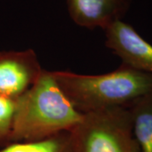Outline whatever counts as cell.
<instances>
[{
    "instance_id": "cell-1",
    "label": "cell",
    "mask_w": 152,
    "mask_h": 152,
    "mask_svg": "<svg viewBox=\"0 0 152 152\" xmlns=\"http://www.w3.org/2000/svg\"><path fill=\"white\" fill-rule=\"evenodd\" d=\"M62 91L75 108L86 114L128 107L152 91V75L121 64L115 70L96 75L52 71Z\"/></svg>"
},
{
    "instance_id": "cell-2",
    "label": "cell",
    "mask_w": 152,
    "mask_h": 152,
    "mask_svg": "<svg viewBox=\"0 0 152 152\" xmlns=\"http://www.w3.org/2000/svg\"><path fill=\"white\" fill-rule=\"evenodd\" d=\"M82 116L62 91L52 71L43 69L37 81L16 100L10 143L37 141L69 132Z\"/></svg>"
},
{
    "instance_id": "cell-3",
    "label": "cell",
    "mask_w": 152,
    "mask_h": 152,
    "mask_svg": "<svg viewBox=\"0 0 152 152\" xmlns=\"http://www.w3.org/2000/svg\"><path fill=\"white\" fill-rule=\"evenodd\" d=\"M69 132L74 152H140L128 107L83 114Z\"/></svg>"
},
{
    "instance_id": "cell-4",
    "label": "cell",
    "mask_w": 152,
    "mask_h": 152,
    "mask_svg": "<svg viewBox=\"0 0 152 152\" xmlns=\"http://www.w3.org/2000/svg\"><path fill=\"white\" fill-rule=\"evenodd\" d=\"M42 71L32 49L0 51V96L19 99L37 81Z\"/></svg>"
},
{
    "instance_id": "cell-5",
    "label": "cell",
    "mask_w": 152,
    "mask_h": 152,
    "mask_svg": "<svg viewBox=\"0 0 152 152\" xmlns=\"http://www.w3.org/2000/svg\"><path fill=\"white\" fill-rule=\"evenodd\" d=\"M105 31V44L122 64L152 75V45L131 25L124 20L113 23Z\"/></svg>"
},
{
    "instance_id": "cell-6",
    "label": "cell",
    "mask_w": 152,
    "mask_h": 152,
    "mask_svg": "<svg viewBox=\"0 0 152 152\" xmlns=\"http://www.w3.org/2000/svg\"><path fill=\"white\" fill-rule=\"evenodd\" d=\"M133 0H67L71 20L79 26L106 30L123 20Z\"/></svg>"
},
{
    "instance_id": "cell-7",
    "label": "cell",
    "mask_w": 152,
    "mask_h": 152,
    "mask_svg": "<svg viewBox=\"0 0 152 152\" xmlns=\"http://www.w3.org/2000/svg\"><path fill=\"white\" fill-rule=\"evenodd\" d=\"M140 152H152V91L128 106Z\"/></svg>"
},
{
    "instance_id": "cell-8",
    "label": "cell",
    "mask_w": 152,
    "mask_h": 152,
    "mask_svg": "<svg viewBox=\"0 0 152 152\" xmlns=\"http://www.w3.org/2000/svg\"><path fill=\"white\" fill-rule=\"evenodd\" d=\"M0 152H74L70 132H64L37 141L13 142Z\"/></svg>"
},
{
    "instance_id": "cell-9",
    "label": "cell",
    "mask_w": 152,
    "mask_h": 152,
    "mask_svg": "<svg viewBox=\"0 0 152 152\" xmlns=\"http://www.w3.org/2000/svg\"><path fill=\"white\" fill-rule=\"evenodd\" d=\"M16 100L0 96V148L10 143Z\"/></svg>"
}]
</instances>
